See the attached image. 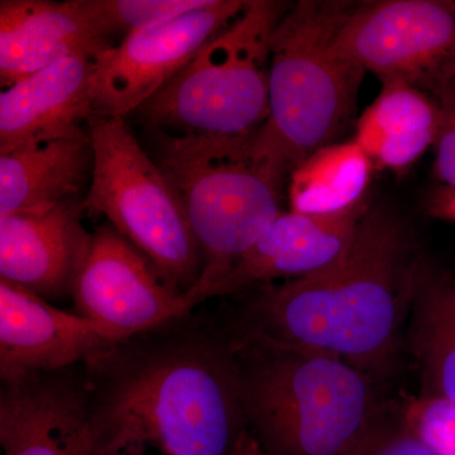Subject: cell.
<instances>
[{
	"instance_id": "1",
	"label": "cell",
	"mask_w": 455,
	"mask_h": 455,
	"mask_svg": "<svg viewBox=\"0 0 455 455\" xmlns=\"http://www.w3.org/2000/svg\"><path fill=\"white\" fill-rule=\"evenodd\" d=\"M82 368L104 455H230L248 430L235 350L215 317L191 311L110 344Z\"/></svg>"
},
{
	"instance_id": "8",
	"label": "cell",
	"mask_w": 455,
	"mask_h": 455,
	"mask_svg": "<svg viewBox=\"0 0 455 455\" xmlns=\"http://www.w3.org/2000/svg\"><path fill=\"white\" fill-rule=\"evenodd\" d=\"M335 49L382 83L427 92L455 51V0H382L355 5Z\"/></svg>"
},
{
	"instance_id": "7",
	"label": "cell",
	"mask_w": 455,
	"mask_h": 455,
	"mask_svg": "<svg viewBox=\"0 0 455 455\" xmlns=\"http://www.w3.org/2000/svg\"><path fill=\"white\" fill-rule=\"evenodd\" d=\"M86 128L94 163L84 212L104 215L171 289L190 291L204 259L175 188L125 118L92 116Z\"/></svg>"
},
{
	"instance_id": "25",
	"label": "cell",
	"mask_w": 455,
	"mask_h": 455,
	"mask_svg": "<svg viewBox=\"0 0 455 455\" xmlns=\"http://www.w3.org/2000/svg\"><path fill=\"white\" fill-rule=\"evenodd\" d=\"M230 455H271L259 444V440L254 438L250 430L245 431L236 443Z\"/></svg>"
},
{
	"instance_id": "3",
	"label": "cell",
	"mask_w": 455,
	"mask_h": 455,
	"mask_svg": "<svg viewBox=\"0 0 455 455\" xmlns=\"http://www.w3.org/2000/svg\"><path fill=\"white\" fill-rule=\"evenodd\" d=\"M227 333L248 430L269 454L355 455L385 415L376 379L340 358Z\"/></svg>"
},
{
	"instance_id": "16",
	"label": "cell",
	"mask_w": 455,
	"mask_h": 455,
	"mask_svg": "<svg viewBox=\"0 0 455 455\" xmlns=\"http://www.w3.org/2000/svg\"><path fill=\"white\" fill-rule=\"evenodd\" d=\"M82 204L41 214L0 217V280L44 299L70 295L89 232Z\"/></svg>"
},
{
	"instance_id": "12",
	"label": "cell",
	"mask_w": 455,
	"mask_h": 455,
	"mask_svg": "<svg viewBox=\"0 0 455 455\" xmlns=\"http://www.w3.org/2000/svg\"><path fill=\"white\" fill-rule=\"evenodd\" d=\"M363 199L331 212H283L209 292L227 298L324 271L344 256L367 212Z\"/></svg>"
},
{
	"instance_id": "23",
	"label": "cell",
	"mask_w": 455,
	"mask_h": 455,
	"mask_svg": "<svg viewBox=\"0 0 455 455\" xmlns=\"http://www.w3.org/2000/svg\"><path fill=\"white\" fill-rule=\"evenodd\" d=\"M439 109L436 131L435 171L440 181L444 182L449 193L455 196V71L438 77L427 90ZM440 212L455 220V199H448Z\"/></svg>"
},
{
	"instance_id": "10",
	"label": "cell",
	"mask_w": 455,
	"mask_h": 455,
	"mask_svg": "<svg viewBox=\"0 0 455 455\" xmlns=\"http://www.w3.org/2000/svg\"><path fill=\"white\" fill-rule=\"evenodd\" d=\"M247 0H211L163 25L124 36L95 59L94 116L136 113L243 11Z\"/></svg>"
},
{
	"instance_id": "2",
	"label": "cell",
	"mask_w": 455,
	"mask_h": 455,
	"mask_svg": "<svg viewBox=\"0 0 455 455\" xmlns=\"http://www.w3.org/2000/svg\"><path fill=\"white\" fill-rule=\"evenodd\" d=\"M429 262L397 212L368 206L348 252L310 276L239 293L229 333L334 355L377 382L394 371Z\"/></svg>"
},
{
	"instance_id": "27",
	"label": "cell",
	"mask_w": 455,
	"mask_h": 455,
	"mask_svg": "<svg viewBox=\"0 0 455 455\" xmlns=\"http://www.w3.org/2000/svg\"><path fill=\"white\" fill-rule=\"evenodd\" d=\"M121 455H148L147 454V447H130L124 449Z\"/></svg>"
},
{
	"instance_id": "26",
	"label": "cell",
	"mask_w": 455,
	"mask_h": 455,
	"mask_svg": "<svg viewBox=\"0 0 455 455\" xmlns=\"http://www.w3.org/2000/svg\"><path fill=\"white\" fill-rule=\"evenodd\" d=\"M454 71H455V51L453 53H451V59L448 60V62H447V65H445L444 70L442 71V74H440L438 77L443 76V75H447L449 73H454ZM438 77H436V79H438ZM435 80H434V82H435Z\"/></svg>"
},
{
	"instance_id": "28",
	"label": "cell",
	"mask_w": 455,
	"mask_h": 455,
	"mask_svg": "<svg viewBox=\"0 0 455 455\" xmlns=\"http://www.w3.org/2000/svg\"><path fill=\"white\" fill-rule=\"evenodd\" d=\"M454 278H455V275H454Z\"/></svg>"
},
{
	"instance_id": "13",
	"label": "cell",
	"mask_w": 455,
	"mask_h": 455,
	"mask_svg": "<svg viewBox=\"0 0 455 455\" xmlns=\"http://www.w3.org/2000/svg\"><path fill=\"white\" fill-rule=\"evenodd\" d=\"M116 340L101 326L0 280V377L13 381L83 363Z\"/></svg>"
},
{
	"instance_id": "17",
	"label": "cell",
	"mask_w": 455,
	"mask_h": 455,
	"mask_svg": "<svg viewBox=\"0 0 455 455\" xmlns=\"http://www.w3.org/2000/svg\"><path fill=\"white\" fill-rule=\"evenodd\" d=\"M92 163L88 128L0 155V217L82 204Z\"/></svg>"
},
{
	"instance_id": "19",
	"label": "cell",
	"mask_w": 455,
	"mask_h": 455,
	"mask_svg": "<svg viewBox=\"0 0 455 455\" xmlns=\"http://www.w3.org/2000/svg\"><path fill=\"white\" fill-rule=\"evenodd\" d=\"M367 175L366 152L357 142L328 147L293 171L292 211L331 212L348 208L362 199Z\"/></svg>"
},
{
	"instance_id": "24",
	"label": "cell",
	"mask_w": 455,
	"mask_h": 455,
	"mask_svg": "<svg viewBox=\"0 0 455 455\" xmlns=\"http://www.w3.org/2000/svg\"><path fill=\"white\" fill-rule=\"evenodd\" d=\"M355 455H434L401 421L383 415Z\"/></svg>"
},
{
	"instance_id": "5",
	"label": "cell",
	"mask_w": 455,
	"mask_h": 455,
	"mask_svg": "<svg viewBox=\"0 0 455 455\" xmlns=\"http://www.w3.org/2000/svg\"><path fill=\"white\" fill-rule=\"evenodd\" d=\"M355 3L302 0L275 31L268 75V118L257 148L291 176L333 146L357 110L366 71L335 49Z\"/></svg>"
},
{
	"instance_id": "18",
	"label": "cell",
	"mask_w": 455,
	"mask_h": 455,
	"mask_svg": "<svg viewBox=\"0 0 455 455\" xmlns=\"http://www.w3.org/2000/svg\"><path fill=\"white\" fill-rule=\"evenodd\" d=\"M405 346L423 381L421 395L455 401V278L430 263L412 302Z\"/></svg>"
},
{
	"instance_id": "20",
	"label": "cell",
	"mask_w": 455,
	"mask_h": 455,
	"mask_svg": "<svg viewBox=\"0 0 455 455\" xmlns=\"http://www.w3.org/2000/svg\"><path fill=\"white\" fill-rule=\"evenodd\" d=\"M438 123V106L429 94L406 83H383L381 94L359 122L357 143L372 155L386 140L435 139Z\"/></svg>"
},
{
	"instance_id": "4",
	"label": "cell",
	"mask_w": 455,
	"mask_h": 455,
	"mask_svg": "<svg viewBox=\"0 0 455 455\" xmlns=\"http://www.w3.org/2000/svg\"><path fill=\"white\" fill-rule=\"evenodd\" d=\"M256 132L175 136L149 131L151 156L181 200L203 254L202 275L184 293L193 310L283 212L289 175L260 154Z\"/></svg>"
},
{
	"instance_id": "22",
	"label": "cell",
	"mask_w": 455,
	"mask_h": 455,
	"mask_svg": "<svg viewBox=\"0 0 455 455\" xmlns=\"http://www.w3.org/2000/svg\"><path fill=\"white\" fill-rule=\"evenodd\" d=\"M407 429L434 455H455V401L409 397L398 414Z\"/></svg>"
},
{
	"instance_id": "6",
	"label": "cell",
	"mask_w": 455,
	"mask_h": 455,
	"mask_svg": "<svg viewBox=\"0 0 455 455\" xmlns=\"http://www.w3.org/2000/svg\"><path fill=\"white\" fill-rule=\"evenodd\" d=\"M291 5L247 0L239 16L137 110L147 130L175 136L259 131L268 118L272 38Z\"/></svg>"
},
{
	"instance_id": "9",
	"label": "cell",
	"mask_w": 455,
	"mask_h": 455,
	"mask_svg": "<svg viewBox=\"0 0 455 455\" xmlns=\"http://www.w3.org/2000/svg\"><path fill=\"white\" fill-rule=\"evenodd\" d=\"M70 296L79 315L116 340L194 311L184 293L171 289L151 262L110 224L90 233Z\"/></svg>"
},
{
	"instance_id": "21",
	"label": "cell",
	"mask_w": 455,
	"mask_h": 455,
	"mask_svg": "<svg viewBox=\"0 0 455 455\" xmlns=\"http://www.w3.org/2000/svg\"><path fill=\"white\" fill-rule=\"evenodd\" d=\"M209 3L211 0H89L95 20L110 38L116 33L127 36L163 25Z\"/></svg>"
},
{
	"instance_id": "15",
	"label": "cell",
	"mask_w": 455,
	"mask_h": 455,
	"mask_svg": "<svg viewBox=\"0 0 455 455\" xmlns=\"http://www.w3.org/2000/svg\"><path fill=\"white\" fill-rule=\"evenodd\" d=\"M95 59L68 57L3 89L0 155L84 130L94 116Z\"/></svg>"
},
{
	"instance_id": "11",
	"label": "cell",
	"mask_w": 455,
	"mask_h": 455,
	"mask_svg": "<svg viewBox=\"0 0 455 455\" xmlns=\"http://www.w3.org/2000/svg\"><path fill=\"white\" fill-rule=\"evenodd\" d=\"M0 447L3 455H103L82 363L2 382Z\"/></svg>"
},
{
	"instance_id": "14",
	"label": "cell",
	"mask_w": 455,
	"mask_h": 455,
	"mask_svg": "<svg viewBox=\"0 0 455 455\" xmlns=\"http://www.w3.org/2000/svg\"><path fill=\"white\" fill-rule=\"evenodd\" d=\"M114 46L89 0H2L0 85L3 89L68 57H98Z\"/></svg>"
}]
</instances>
